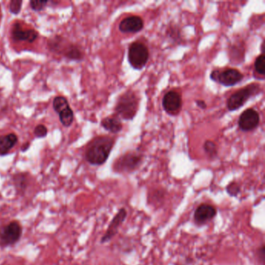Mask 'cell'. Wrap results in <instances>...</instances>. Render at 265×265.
Instances as JSON below:
<instances>
[{
  "instance_id": "obj_1",
  "label": "cell",
  "mask_w": 265,
  "mask_h": 265,
  "mask_svg": "<svg viewBox=\"0 0 265 265\" xmlns=\"http://www.w3.org/2000/svg\"><path fill=\"white\" fill-rule=\"evenodd\" d=\"M114 145V139L107 135L96 137L88 144L85 158L90 165L101 166L108 159Z\"/></svg>"
},
{
  "instance_id": "obj_2",
  "label": "cell",
  "mask_w": 265,
  "mask_h": 265,
  "mask_svg": "<svg viewBox=\"0 0 265 265\" xmlns=\"http://www.w3.org/2000/svg\"><path fill=\"white\" fill-rule=\"evenodd\" d=\"M139 98L134 92L128 91L120 96L114 110L117 117L125 121H132L138 112Z\"/></svg>"
},
{
  "instance_id": "obj_3",
  "label": "cell",
  "mask_w": 265,
  "mask_h": 265,
  "mask_svg": "<svg viewBox=\"0 0 265 265\" xmlns=\"http://www.w3.org/2000/svg\"><path fill=\"white\" fill-rule=\"evenodd\" d=\"M142 162L143 156L141 153L134 151L128 152L114 160L112 170L117 174H131L140 167Z\"/></svg>"
},
{
  "instance_id": "obj_4",
  "label": "cell",
  "mask_w": 265,
  "mask_h": 265,
  "mask_svg": "<svg viewBox=\"0 0 265 265\" xmlns=\"http://www.w3.org/2000/svg\"><path fill=\"white\" fill-rule=\"evenodd\" d=\"M262 90L258 83L247 85L240 90L232 94L226 102V106L230 111H234L244 106L245 104L251 98L260 94Z\"/></svg>"
},
{
  "instance_id": "obj_5",
  "label": "cell",
  "mask_w": 265,
  "mask_h": 265,
  "mask_svg": "<svg viewBox=\"0 0 265 265\" xmlns=\"http://www.w3.org/2000/svg\"><path fill=\"white\" fill-rule=\"evenodd\" d=\"M23 236V226L18 220H12L0 227V246L10 247L17 244Z\"/></svg>"
},
{
  "instance_id": "obj_6",
  "label": "cell",
  "mask_w": 265,
  "mask_h": 265,
  "mask_svg": "<svg viewBox=\"0 0 265 265\" xmlns=\"http://www.w3.org/2000/svg\"><path fill=\"white\" fill-rule=\"evenodd\" d=\"M150 58L149 49L140 41L133 42L129 48L128 60L130 66L134 69L141 70L146 66Z\"/></svg>"
},
{
  "instance_id": "obj_7",
  "label": "cell",
  "mask_w": 265,
  "mask_h": 265,
  "mask_svg": "<svg viewBox=\"0 0 265 265\" xmlns=\"http://www.w3.org/2000/svg\"><path fill=\"white\" fill-rule=\"evenodd\" d=\"M243 73L236 69H215L210 75L212 80L226 87L236 86L243 80Z\"/></svg>"
},
{
  "instance_id": "obj_8",
  "label": "cell",
  "mask_w": 265,
  "mask_h": 265,
  "mask_svg": "<svg viewBox=\"0 0 265 265\" xmlns=\"http://www.w3.org/2000/svg\"><path fill=\"white\" fill-rule=\"evenodd\" d=\"M217 213L218 209L212 204H200L194 210L193 215L194 224L198 226H205L215 218Z\"/></svg>"
},
{
  "instance_id": "obj_9",
  "label": "cell",
  "mask_w": 265,
  "mask_h": 265,
  "mask_svg": "<svg viewBox=\"0 0 265 265\" xmlns=\"http://www.w3.org/2000/svg\"><path fill=\"white\" fill-rule=\"evenodd\" d=\"M127 216V210L125 208H121L118 212L116 213L115 215L113 217L105 234L101 237V243L104 244L112 240L113 238L118 234L120 227L125 222Z\"/></svg>"
},
{
  "instance_id": "obj_10",
  "label": "cell",
  "mask_w": 265,
  "mask_h": 265,
  "mask_svg": "<svg viewBox=\"0 0 265 265\" xmlns=\"http://www.w3.org/2000/svg\"><path fill=\"white\" fill-rule=\"evenodd\" d=\"M260 115L254 109H246L239 116L238 125L241 131L251 132L258 127Z\"/></svg>"
},
{
  "instance_id": "obj_11",
  "label": "cell",
  "mask_w": 265,
  "mask_h": 265,
  "mask_svg": "<svg viewBox=\"0 0 265 265\" xmlns=\"http://www.w3.org/2000/svg\"><path fill=\"white\" fill-rule=\"evenodd\" d=\"M162 107L167 114L175 115L179 113L182 106V98L178 92L170 90L162 98Z\"/></svg>"
},
{
  "instance_id": "obj_12",
  "label": "cell",
  "mask_w": 265,
  "mask_h": 265,
  "mask_svg": "<svg viewBox=\"0 0 265 265\" xmlns=\"http://www.w3.org/2000/svg\"><path fill=\"white\" fill-rule=\"evenodd\" d=\"M144 27V21L142 17L138 16H131L122 20L119 24L120 31L122 33H138Z\"/></svg>"
},
{
  "instance_id": "obj_13",
  "label": "cell",
  "mask_w": 265,
  "mask_h": 265,
  "mask_svg": "<svg viewBox=\"0 0 265 265\" xmlns=\"http://www.w3.org/2000/svg\"><path fill=\"white\" fill-rule=\"evenodd\" d=\"M12 38L17 41H27L29 43H33L38 39V33L33 29L23 28L21 24H15L13 25L11 31Z\"/></svg>"
},
{
  "instance_id": "obj_14",
  "label": "cell",
  "mask_w": 265,
  "mask_h": 265,
  "mask_svg": "<svg viewBox=\"0 0 265 265\" xmlns=\"http://www.w3.org/2000/svg\"><path fill=\"white\" fill-rule=\"evenodd\" d=\"M13 185L17 194L20 196H25L26 190L30 185V177L27 173H17L12 178Z\"/></svg>"
},
{
  "instance_id": "obj_15",
  "label": "cell",
  "mask_w": 265,
  "mask_h": 265,
  "mask_svg": "<svg viewBox=\"0 0 265 265\" xmlns=\"http://www.w3.org/2000/svg\"><path fill=\"white\" fill-rule=\"evenodd\" d=\"M17 142L18 138L14 133H10L6 135L0 136V156H6L10 153Z\"/></svg>"
},
{
  "instance_id": "obj_16",
  "label": "cell",
  "mask_w": 265,
  "mask_h": 265,
  "mask_svg": "<svg viewBox=\"0 0 265 265\" xmlns=\"http://www.w3.org/2000/svg\"><path fill=\"white\" fill-rule=\"evenodd\" d=\"M101 125L105 130L117 134L122 131L123 129L122 121L117 116H110L104 118L101 122Z\"/></svg>"
},
{
  "instance_id": "obj_17",
  "label": "cell",
  "mask_w": 265,
  "mask_h": 265,
  "mask_svg": "<svg viewBox=\"0 0 265 265\" xmlns=\"http://www.w3.org/2000/svg\"><path fill=\"white\" fill-rule=\"evenodd\" d=\"M62 54L69 59L74 61H81L83 58L82 51L76 45H70L65 48Z\"/></svg>"
},
{
  "instance_id": "obj_18",
  "label": "cell",
  "mask_w": 265,
  "mask_h": 265,
  "mask_svg": "<svg viewBox=\"0 0 265 265\" xmlns=\"http://www.w3.org/2000/svg\"><path fill=\"white\" fill-rule=\"evenodd\" d=\"M166 198V190L164 189H156L153 193H150L148 196V202L152 203L154 206H158L160 203H163Z\"/></svg>"
},
{
  "instance_id": "obj_19",
  "label": "cell",
  "mask_w": 265,
  "mask_h": 265,
  "mask_svg": "<svg viewBox=\"0 0 265 265\" xmlns=\"http://www.w3.org/2000/svg\"><path fill=\"white\" fill-rule=\"evenodd\" d=\"M58 115H59L60 122L63 125L64 127L71 126L73 121H74V113H73V110L70 108V106L61 111Z\"/></svg>"
},
{
  "instance_id": "obj_20",
  "label": "cell",
  "mask_w": 265,
  "mask_h": 265,
  "mask_svg": "<svg viewBox=\"0 0 265 265\" xmlns=\"http://www.w3.org/2000/svg\"><path fill=\"white\" fill-rule=\"evenodd\" d=\"M203 150L209 159H215L218 157V148L216 144L212 141H206L203 145Z\"/></svg>"
},
{
  "instance_id": "obj_21",
  "label": "cell",
  "mask_w": 265,
  "mask_h": 265,
  "mask_svg": "<svg viewBox=\"0 0 265 265\" xmlns=\"http://www.w3.org/2000/svg\"><path fill=\"white\" fill-rule=\"evenodd\" d=\"M69 107V102L66 97L62 96L55 97L53 100V108L55 112L59 114L61 111Z\"/></svg>"
},
{
  "instance_id": "obj_22",
  "label": "cell",
  "mask_w": 265,
  "mask_h": 265,
  "mask_svg": "<svg viewBox=\"0 0 265 265\" xmlns=\"http://www.w3.org/2000/svg\"><path fill=\"white\" fill-rule=\"evenodd\" d=\"M226 191L230 197L236 198L239 195L241 191L240 185L237 181H231L226 187Z\"/></svg>"
},
{
  "instance_id": "obj_23",
  "label": "cell",
  "mask_w": 265,
  "mask_h": 265,
  "mask_svg": "<svg viewBox=\"0 0 265 265\" xmlns=\"http://www.w3.org/2000/svg\"><path fill=\"white\" fill-rule=\"evenodd\" d=\"M167 34H168L169 38H171L174 42L180 43L182 41L181 30H180L178 26L170 25L169 26L168 30H167Z\"/></svg>"
},
{
  "instance_id": "obj_24",
  "label": "cell",
  "mask_w": 265,
  "mask_h": 265,
  "mask_svg": "<svg viewBox=\"0 0 265 265\" xmlns=\"http://www.w3.org/2000/svg\"><path fill=\"white\" fill-rule=\"evenodd\" d=\"M254 68L258 74L265 76V56L263 54H260L258 58H256Z\"/></svg>"
},
{
  "instance_id": "obj_25",
  "label": "cell",
  "mask_w": 265,
  "mask_h": 265,
  "mask_svg": "<svg viewBox=\"0 0 265 265\" xmlns=\"http://www.w3.org/2000/svg\"><path fill=\"white\" fill-rule=\"evenodd\" d=\"M255 258L257 262L260 265H265V245L262 243L261 246H258L255 250Z\"/></svg>"
},
{
  "instance_id": "obj_26",
  "label": "cell",
  "mask_w": 265,
  "mask_h": 265,
  "mask_svg": "<svg viewBox=\"0 0 265 265\" xmlns=\"http://www.w3.org/2000/svg\"><path fill=\"white\" fill-rule=\"evenodd\" d=\"M22 0H11L10 3V13L14 15L19 14L22 9Z\"/></svg>"
},
{
  "instance_id": "obj_27",
  "label": "cell",
  "mask_w": 265,
  "mask_h": 265,
  "mask_svg": "<svg viewBox=\"0 0 265 265\" xmlns=\"http://www.w3.org/2000/svg\"><path fill=\"white\" fill-rule=\"evenodd\" d=\"M48 3H49V1H47V0H45V1H35V0H33V1L30 2V6L34 11L39 12L43 10L45 6H47Z\"/></svg>"
},
{
  "instance_id": "obj_28",
  "label": "cell",
  "mask_w": 265,
  "mask_h": 265,
  "mask_svg": "<svg viewBox=\"0 0 265 265\" xmlns=\"http://www.w3.org/2000/svg\"><path fill=\"white\" fill-rule=\"evenodd\" d=\"M34 134L37 138H42L47 136L48 129L45 125H38L34 130Z\"/></svg>"
},
{
  "instance_id": "obj_29",
  "label": "cell",
  "mask_w": 265,
  "mask_h": 265,
  "mask_svg": "<svg viewBox=\"0 0 265 265\" xmlns=\"http://www.w3.org/2000/svg\"><path fill=\"white\" fill-rule=\"evenodd\" d=\"M195 103H196L197 106L201 109L207 108V104H206V101H203V100H196V101H195Z\"/></svg>"
},
{
  "instance_id": "obj_30",
  "label": "cell",
  "mask_w": 265,
  "mask_h": 265,
  "mask_svg": "<svg viewBox=\"0 0 265 265\" xmlns=\"http://www.w3.org/2000/svg\"><path fill=\"white\" fill-rule=\"evenodd\" d=\"M30 144L29 143V142H26V143L24 144V145H23L22 146V147H21V151H26V150H28L29 148H30Z\"/></svg>"
},
{
  "instance_id": "obj_31",
  "label": "cell",
  "mask_w": 265,
  "mask_h": 265,
  "mask_svg": "<svg viewBox=\"0 0 265 265\" xmlns=\"http://www.w3.org/2000/svg\"><path fill=\"white\" fill-rule=\"evenodd\" d=\"M0 17H1V14H0Z\"/></svg>"
}]
</instances>
